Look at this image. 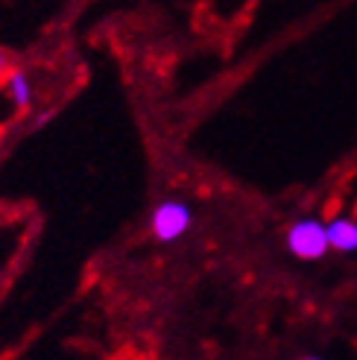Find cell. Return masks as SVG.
Instances as JSON below:
<instances>
[{"mask_svg":"<svg viewBox=\"0 0 357 360\" xmlns=\"http://www.w3.org/2000/svg\"><path fill=\"white\" fill-rule=\"evenodd\" d=\"M301 360H323V357H301Z\"/></svg>","mask_w":357,"mask_h":360,"instance_id":"52a82bcc","label":"cell"},{"mask_svg":"<svg viewBox=\"0 0 357 360\" xmlns=\"http://www.w3.org/2000/svg\"><path fill=\"white\" fill-rule=\"evenodd\" d=\"M0 153H4V141H0Z\"/></svg>","mask_w":357,"mask_h":360,"instance_id":"ba28073f","label":"cell"},{"mask_svg":"<svg viewBox=\"0 0 357 360\" xmlns=\"http://www.w3.org/2000/svg\"><path fill=\"white\" fill-rule=\"evenodd\" d=\"M193 226V208L185 200H162L150 214V231L158 243H176Z\"/></svg>","mask_w":357,"mask_h":360,"instance_id":"6da1fadb","label":"cell"},{"mask_svg":"<svg viewBox=\"0 0 357 360\" xmlns=\"http://www.w3.org/2000/svg\"><path fill=\"white\" fill-rule=\"evenodd\" d=\"M4 74H9V56L0 50V77H4Z\"/></svg>","mask_w":357,"mask_h":360,"instance_id":"8992f818","label":"cell"},{"mask_svg":"<svg viewBox=\"0 0 357 360\" xmlns=\"http://www.w3.org/2000/svg\"><path fill=\"white\" fill-rule=\"evenodd\" d=\"M6 97L12 100L15 109H30L32 100H35V85H32V77L27 70H9L6 74Z\"/></svg>","mask_w":357,"mask_h":360,"instance_id":"3957f363","label":"cell"},{"mask_svg":"<svg viewBox=\"0 0 357 360\" xmlns=\"http://www.w3.org/2000/svg\"><path fill=\"white\" fill-rule=\"evenodd\" d=\"M287 249L299 261H319L331 249L328 223L316 217H301L287 229Z\"/></svg>","mask_w":357,"mask_h":360,"instance_id":"7a4b0ae2","label":"cell"},{"mask_svg":"<svg viewBox=\"0 0 357 360\" xmlns=\"http://www.w3.org/2000/svg\"><path fill=\"white\" fill-rule=\"evenodd\" d=\"M328 240L337 252H357V220L351 217H334L328 223Z\"/></svg>","mask_w":357,"mask_h":360,"instance_id":"277c9868","label":"cell"},{"mask_svg":"<svg viewBox=\"0 0 357 360\" xmlns=\"http://www.w3.org/2000/svg\"><path fill=\"white\" fill-rule=\"evenodd\" d=\"M56 117V109H44V112H39V115H32V120L27 123V129L30 132H39V129H44V126Z\"/></svg>","mask_w":357,"mask_h":360,"instance_id":"5b68a950","label":"cell"}]
</instances>
